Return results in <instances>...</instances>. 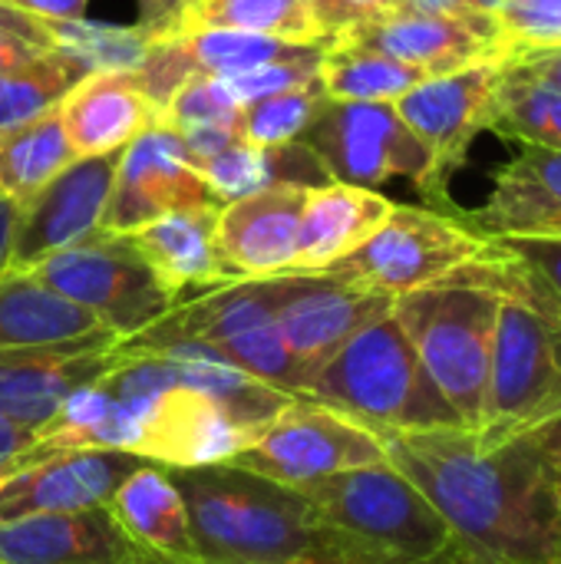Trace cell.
Wrapping results in <instances>:
<instances>
[{
  "label": "cell",
  "mask_w": 561,
  "mask_h": 564,
  "mask_svg": "<svg viewBox=\"0 0 561 564\" xmlns=\"http://www.w3.org/2000/svg\"><path fill=\"white\" fill-rule=\"evenodd\" d=\"M159 126L179 135L198 172L212 155L241 142V109L225 96L215 76L185 83L159 112Z\"/></svg>",
  "instance_id": "1f68e13d"
},
{
  "label": "cell",
  "mask_w": 561,
  "mask_h": 564,
  "mask_svg": "<svg viewBox=\"0 0 561 564\" xmlns=\"http://www.w3.org/2000/svg\"><path fill=\"white\" fill-rule=\"evenodd\" d=\"M159 564H175V562H159Z\"/></svg>",
  "instance_id": "db71d44e"
},
{
  "label": "cell",
  "mask_w": 561,
  "mask_h": 564,
  "mask_svg": "<svg viewBox=\"0 0 561 564\" xmlns=\"http://www.w3.org/2000/svg\"><path fill=\"white\" fill-rule=\"evenodd\" d=\"M33 443H36V430L0 413V476L17 469V463L33 449Z\"/></svg>",
  "instance_id": "ee69618b"
},
{
  "label": "cell",
  "mask_w": 561,
  "mask_h": 564,
  "mask_svg": "<svg viewBox=\"0 0 561 564\" xmlns=\"http://www.w3.org/2000/svg\"><path fill=\"white\" fill-rule=\"evenodd\" d=\"M165 473L185 499L198 564H397L324 529L291 486L228 463Z\"/></svg>",
  "instance_id": "7a4b0ae2"
},
{
  "label": "cell",
  "mask_w": 561,
  "mask_h": 564,
  "mask_svg": "<svg viewBox=\"0 0 561 564\" xmlns=\"http://www.w3.org/2000/svg\"><path fill=\"white\" fill-rule=\"evenodd\" d=\"M86 73L66 59L63 53H43L0 79V132L26 126L53 109L69 96V89Z\"/></svg>",
  "instance_id": "8d00e7d4"
},
{
  "label": "cell",
  "mask_w": 561,
  "mask_h": 564,
  "mask_svg": "<svg viewBox=\"0 0 561 564\" xmlns=\"http://www.w3.org/2000/svg\"><path fill=\"white\" fill-rule=\"evenodd\" d=\"M20 205L7 195H0V274L10 271V251H13V231H17Z\"/></svg>",
  "instance_id": "c3c4849f"
},
{
  "label": "cell",
  "mask_w": 561,
  "mask_h": 564,
  "mask_svg": "<svg viewBox=\"0 0 561 564\" xmlns=\"http://www.w3.org/2000/svg\"><path fill=\"white\" fill-rule=\"evenodd\" d=\"M321 89L331 102H387L393 106L417 83L430 79L413 66H403L370 46L327 40L321 69Z\"/></svg>",
  "instance_id": "f546056e"
},
{
  "label": "cell",
  "mask_w": 561,
  "mask_h": 564,
  "mask_svg": "<svg viewBox=\"0 0 561 564\" xmlns=\"http://www.w3.org/2000/svg\"><path fill=\"white\" fill-rule=\"evenodd\" d=\"M321 56H324V43H321V46H311V50L301 53V56L278 59V63H261V66H251V69H238V73L215 76V79H218V86L225 89V96H228L238 109H245V106L261 102V99H268V96L291 93V89H304V86L317 83Z\"/></svg>",
  "instance_id": "f35d334b"
},
{
  "label": "cell",
  "mask_w": 561,
  "mask_h": 564,
  "mask_svg": "<svg viewBox=\"0 0 561 564\" xmlns=\"http://www.w3.org/2000/svg\"><path fill=\"white\" fill-rule=\"evenodd\" d=\"M43 53H53V33L46 20L0 0V79Z\"/></svg>",
  "instance_id": "60d3db41"
},
{
  "label": "cell",
  "mask_w": 561,
  "mask_h": 564,
  "mask_svg": "<svg viewBox=\"0 0 561 564\" xmlns=\"http://www.w3.org/2000/svg\"><path fill=\"white\" fill-rule=\"evenodd\" d=\"M374 433L466 430L387 311L360 327L311 380L308 393Z\"/></svg>",
  "instance_id": "5b68a950"
},
{
  "label": "cell",
  "mask_w": 561,
  "mask_h": 564,
  "mask_svg": "<svg viewBox=\"0 0 561 564\" xmlns=\"http://www.w3.org/2000/svg\"><path fill=\"white\" fill-rule=\"evenodd\" d=\"M529 440H532V443H536V449L546 456V463H549V466H552V469L561 476V416L559 420H552L549 426L536 430Z\"/></svg>",
  "instance_id": "681fc988"
},
{
  "label": "cell",
  "mask_w": 561,
  "mask_h": 564,
  "mask_svg": "<svg viewBox=\"0 0 561 564\" xmlns=\"http://www.w3.org/2000/svg\"><path fill=\"white\" fill-rule=\"evenodd\" d=\"M179 26L258 33L301 46L327 43L308 0H188L185 13L172 30Z\"/></svg>",
  "instance_id": "d6a6232c"
},
{
  "label": "cell",
  "mask_w": 561,
  "mask_h": 564,
  "mask_svg": "<svg viewBox=\"0 0 561 564\" xmlns=\"http://www.w3.org/2000/svg\"><path fill=\"white\" fill-rule=\"evenodd\" d=\"M503 59L561 46V0H503Z\"/></svg>",
  "instance_id": "ab89813d"
},
{
  "label": "cell",
  "mask_w": 561,
  "mask_h": 564,
  "mask_svg": "<svg viewBox=\"0 0 561 564\" xmlns=\"http://www.w3.org/2000/svg\"><path fill=\"white\" fill-rule=\"evenodd\" d=\"M463 218L486 238L561 235V152L522 145L493 175V192Z\"/></svg>",
  "instance_id": "7402d4cb"
},
{
  "label": "cell",
  "mask_w": 561,
  "mask_h": 564,
  "mask_svg": "<svg viewBox=\"0 0 561 564\" xmlns=\"http://www.w3.org/2000/svg\"><path fill=\"white\" fill-rule=\"evenodd\" d=\"M377 463H387V456L374 430L360 426L357 420L337 413L321 400L291 397L258 433V440L228 466L298 489L334 473Z\"/></svg>",
  "instance_id": "8fae6325"
},
{
  "label": "cell",
  "mask_w": 561,
  "mask_h": 564,
  "mask_svg": "<svg viewBox=\"0 0 561 564\" xmlns=\"http://www.w3.org/2000/svg\"><path fill=\"white\" fill-rule=\"evenodd\" d=\"M119 360V344L96 354L0 357V413L40 430L76 390L99 383Z\"/></svg>",
  "instance_id": "d4e9b609"
},
{
  "label": "cell",
  "mask_w": 561,
  "mask_h": 564,
  "mask_svg": "<svg viewBox=\"0 0 561 564\" xmlns=\"http://www.w3.org/2000/svg\"><path fill=\"white\" fill-rule=\"evenodd\" d=\"M486 129L522 145H542L561 152V93L529 69L506 63L489 99Z\"/></svg>",
  "instance_id": "836d02e7"
},
{
  "label": "cell",
  "mask_w": 561,
  "mask_h": 564,
  "mask_svg": "<svg viewBox=\"0 0 561 564\" xmlns=\"http://www.w3.org/2000/svg\"><path fill=\"white\" fill-rule=\"evenodd\" d=\"M40 20H83L89 0H7Z\"/></svg>",
  "instance_id": "7dc6e473"
},
{
  "label": "cell",
  "mask_w": 561,
  "mask_h": 564,
  "mask_svg": "<svg viewBox=\"0 0 561 564\" xmlns=\"http://www.w3.org/2000/svg\"><path fill=\"white\" fill-rule=\"evenodd\" d=\"M308 3H311V10H314V17H317V23H321L324 36H327V40H334V36L344 30V10H341V0H308Z\"/></svg>",
  "instance_id": "f907efd6"
},
{
  "label": "cell",
  "mask_w": 561,
  "mask_h": 564,
  "mask_svg": "<svg viewBox=\"0 0 561 564\" xmlns=\"http://www.w3.org/2000/svg\"><path fill=\"white\" fill-rule=\"evenodd\" d=\"M172 40L179 50L185 69L192 79L198 76H225L238 69H251L261 63H278L308 53L311 46L301 43H284L274 36H258V33H235V30H208V26H179L162 33ZM321 46V43H314Z\"/></svg>",
  "instance_id": "e575fe53"
},
{
  "label": "cell",
  "mask_w": 561,
  "mask_h": 564,
  "mask_svg": "<svg viewBox=\"0 0 561 564\" xmlns=\"http://www.w3.org/2000/svg\"><path fill=\"white\" fill-rule=\"evenodd\" d=\"M499 301V248L493 241L466 268L397 297L390 307L430 380L470 433L483 426Z\"/></svg>",
  "instance_id": "277c9868"
},
{
  "label": "cell",
  "mask_w": 561,
  "mask_h": 564,
  "mask_svg": "<svg viewBox=\"0 0 561 564\" xmlns=\"http://www.w3.org/2000/svg\"><path fill=\"white\" fill-rule=\"evenodd\" d=\"M334 40L370 46L403 66L420 69L423 76H446L483 59H499L496 46L463 20L413 7H393L387 13L354 20Z\"/></svg>",
  "instance_id": "ffe728a7"
},
{
  "label": "cell",
  "mask_w": 561,
  "mask_h": 564,
  "mask_svg": "<svg viewBox=\"0 0 561 564\" xmlns=\"http://www.w3.org/2000/svg\"><path fill=\"white\" fill-rule=\"evenodd\" d=\"M106 509L145 552L165 562L198 564L185 499L162 466L142 463L132 476L122 479Z\"/></svg>",
  "instance_id": "4316f807"
},
{
  "label": "cell",
  "mask_w": 561,
  "mask_h": 564,
  "mask_svg": "<svg viewBox=\"0 0 561 564\" xmlns=\"http://www.w3.org/2000/svg\"><path fill=\"white\" fill-rule=\"evenodd\" d=\"M400 7H413V10H427V13H443V17L463 20L470 30L486 36L496 46L499 59H503V30H499L503 0H403Z\"/></svg>",
  "instance_id": "b9f144b4"
},
{
  "label": "cell",
  "mask_w": 561,
  "mask_h": 564,
  "mask_svg": "<svg viewBox=\"0 0 561 564\" xmlns=\"http://www.w3.org/2000/svg\"><path fill=\"white\" fill-rule=\"evenodd\" d=\"M503 66L506 59H483L446 76H430L393 102L407 129L430 149V175L420 185L427 208L460 215L450 198V178L463 169L476 135L486 132Z\"/></svg>",
  "instance_id": "7c38bea8"
},
{
  "label": "cell",
  "mask_w": 561,
  "mask_h": 564,
  "mask_svg": "<svg viewBox=\"0 0 561 564\" xmlns=\"http://www.w3.org/2000/svg\"><path fill=\"white\" fill-rule=\"evenodd\" d=\"M99 383L139 420L142 459L152 466H218L231 463L258 440V433L238 423L218 400L188 383L169 357L122 354Z\"/></svg>",
  "instance_id": "8992f818"
},
{
  "label": "cell",
  "mask_w": 561,
  "mask_h": 564,
  "mask_svg": "<svg viewBox=\"0 0 561 564\" xmlns=\"http://www.w3.org/2000/svg\"><path fill=\"white\" fill-rule=\"evenodd\" d=\"M489 245L493 238L476 231L463 212L446 215L436 208L393 205L390 218L324 274L397 301L466 268L486 254Z\"/></svg>",
  "instance_id": "9c48e42d"
},
{
  "label": "cell",
  "mask_w": 561,
  "mask_h": 564,
  "mask_svg": "<svg viewBox=\"0 0 561 564\" xmlns=\"http://www.w3.org/2000/svg\"><path fill=\"white\" fill-rule=\"evenodd\" d=\"M403 0H341V10H344V26L354 23V20H364V17H377V13H387L393 7H400Z\"/></svg>",
  "instance_id": "816d5d0a"
},
{
  "label": "cell",
  "mask_w": 561,
  "mask_h": 564,
  "mask_svg": "<svg viewBox=\"0 0 561 564\" xmlns=\"http://www.w3.org/2000/svg\"><path fill=\"white\" fill-rule=\"evenodd\" d=\"M446 522L463 564H561V486L529 436L479 449L470 430L377 433Z\"/></svg>",
  "instance_id": "6da1fadb"
},
{
  "label": "cell",
  "mask_w": 561,
  "mask_h": 564,
  "mask_svg": "<svg viewBox=\"0 0 561 564\" xmlns=\"http://www.w3.org/2000/svg\"><path fill=\"white\" fill-rule=\"evenodd\" d=\"M119 337L89 311L66 301L30 271L0 274V357L26 354H96Z\"/></svg>",
  "instance_id": "d6986e66"
},
{
  "label": "cell",
  "mask_w": 561,
  "mask_h": 564,
  "mask_svg": "<svg viewBox=\"0 0 561 564\" xmlns=\"http://www.w3.org/2000/svg\"><path fill=\"white\" fill-rule=\"evenodd\" d=\"M298 492L324 529L384 562H433L453 549L446 522L390 463L334 473Z\"/></svg>",
  "instance_id": "ba28073f"
},
{
  "label": "cell",
  "mask_w": 561,
  "mask_h": 564,
  "mask_svg": "<svg viewBox=\"0 0 561 564\" xmlns=\"http://www.w3.org/2000/svg\"><path fill=\"white\" fill-rule=\"evenodd\" d=\"M119 152L76 159L30 202L20 205L10 271H30L43 258L66 251L103 231V212L116 182Z\"/></svg>",
  "instance_id": "2e32d148"
},
{
  "label": "cell",
  "mask_w": 561,
  "mask_h": 564,
  "mask_svg": "<svg viewBox=\"0 0 561 564\" xmlns=\"http://www.w3.org/2000/svg\"><path fill=\"white\" fill-rule=\"evenodd\" d=\"M202 178L218 205H228V202H238V198H248L278 185L321 188L334 182L304 139L288 142V145H271V149L235 142L202 165Z\"/></svg>",
  "instance_id": "83f0119b"
},
{
  "label": "cell",
  "mask_w": 561,
  "mask_h": 564,
  "mask_svg": "<svg viewBox=\"0 0 561 564\" xmlns=\"http://www.w3.org/2000/svg\"><path fill=\"white\" fill-rule=\"evenodd\" d=\"M559 486H561V476H559Z\"/></svg>",
  "instance_id": "11a10c76"
},
{
  "label": "cell",
  "mask_w": 561,
  "mask_h": 564,
  "mask_svg": "<svg viewBox=\"0 0 561 564\" xmlns=\"http://www.w3.org/2000/svg\"><path fill=\"white\" fill-rule=\"evenodd\" d=\"M60 119L76 159L122 152L159 122V109L132 73H89L60 102Z\"/></svg>",
  "instance_id": "603a6c76"
},
{
  "label": "cell",
  "mask_w": 561,
  "mask_h": 564,
  "mask_svg": "<svg viewBox=\"0 0 561 564\" xmlns=\"http://www.w3.org/2000/svg\"><path fill=\"white\" fill-rule=\"evenodd\" d=\"M420 564H463V558H460V552H456V549H450L446 555H440V558H433V562H420Z\"/></svg>",
  "instance_id": "f5cc1de1"
},
{
  "label": "cell",
  "mask_w": 561,
  "mask_h": 564,
  "mask_svg": "<svg viewBox=\"0 0 561 564\" xmlns=\"http://www.w3.org/2000/svg\"><path fill=\"white\" fill-rule=\"evenodd\" d=\"M36 281L89 311L122 340L142 334L182 304L132 248L126 235L96 231L93 238L56 251L30 268Z\"/></svg>",
  "instance_id": "30bf717a"
},
{
  "label": "cell",
  "mask_w": 561,
  "mask_h": 564,
  "mask_svg": "<svg viewBox=\"0 0 561 564\" xmlns=\"http://www.w3.org/2000/svg\"><path fill=\"white\" fill-rule=\"evenodd\" d=\"M53 33V50L73 59L86 76L89 73H136L155 43V30L116 26L99 20H46Z\"/></svg>",
  "instance_id": "d590c367"
},
{
  "label": "cell",
  "mask_w": 561,
  "mask_h": 564,
  "mask_svg": "<svg viewBox=\"0 0 561 564\" xmlns=\"http://www.w3.org/2000/svg\"><path fill=\"white\" fill-rule=\"evenodd\" d=\"M390 307V297L344 284L324 271L278 274V327L308 387L360 327Z\"/></svg>",
  "instance_id": "5bb4252c"
},
{
  "label": "cell",
  "mask_w": 561,
  "mask_h": 564,
  "mask_svg": "<svg viewBox=\"0 0 561 564\" xmlns=\"http://www.w3.org/2000/svg\"><path fill=\"white\" fill-rule=\"evenodd\" d=\"M73 162L76 152L63 129L60 109L7 129L0 132V195L23 205Z\"/></svg>",
  "instance_id": "4dcf8cb0"
},
{
  "label": "cell",
  "mask_w": 561,
  "mask_h": 564,
  "mask_svg": "<svg viewBox=\"0 0 561 564\" xmlns=\"http://www.w3.org/2000/svg\"><path fill=\"white\" fill-rule=\"evenodd\" d=\"M218 208L222 205L169 212L136 228L132 235H126L132 248L149 261V268L179 301H185L188 291H212V288L235 281L225 271L218 258V245H215Z\"/></svg>",
  "instance_id": "cb8c5ba5"
},
{
  "label": "cell",
  "mask_w": 561,
  "mask_h": 564,
  "mask_svg": "<svg viewBox=\"0 0 561 564\" xmlns=\"http://www.w3.org/2000/svg\"><path fill=\"white\" fill-rule=\"evenodd\" d=\"M324 89L321 79L304 86V89H291V93H278L268 96L261 102H251L241 109V142L248 145H288V142H301L304 132L311 129L314 116L324 106Z\"/></svg>",
  "instance_id": "74e56055"
},
{
  "label": "cell",
  "mask_w": 561,
  "mask_h": 564,
  "mask_svg": "<svg viewBox=\"0 0 561 564\" xmlns=\"http://www.w3.org/2000/svg\"><path fill=\"white\" fill-rule=\"evenodd\" d=\"M308 192L301 185H278L218 208L215 245L235 281L294 271Z\"/></svg>",
  "instance_id": "ac0fdd59"
},
{
  "label": "cell",
  "mask_w": 561,
  "mask_h": 564,
  "mask_svg": "<svg viewBox=\"0 0 561 564\" xmlns=\"http://www.w3.org/2000/svg\"><path fill=\"white\" fill-rule=\"evenodd\" d=\"M56 449H112V453H132L142 459V426L103 383H93V387L76 390L36 430V443L23 459L46 456Z\"/></svg>",
  "instance_id": "f1b7e54d"
},
{
  "label": "cell",
  "mask_w": 561,
  "mask_h": 564,
  "mask_svg": "<svg viewBox=\"0 0 561 564\" xmlns=\"http://www.w3.org/2000/svg\"><path fill=\"white\" fill-rule=\"evenodd\" d=\"M185 7H188V0H139V23L162 36L179 23Z\"/></svg>",
  "instance_id": "bcb514c9"
},
{
  "label": "cell",
  "mask_w": 561,
  "mask_h": 564,
  "mask_svg": "<svg viewBox=\"0 0 561 564\" xmlns=\"http://www.w3.org/2000/svg\"><path fill=\"white\" fill-rule=\"evenodd\" d=\"M165 558L132 542L112 512L30 516L0 522V564H159Z\"/></svg>",
  "instance_id": "44dd1931"
},
{
  "label": "cell",
  "mask_w": 561,
  "mask_h": 564,
  "mask_svg": "<svg viewBox=\"0 0 561 564\" xmlns=\"http://www.w3.org/2000/svg\"><path fill=\"white\" fill-rule=\"evenodd\" d=\"M506 63H516L522 69H529L532 76H539L542 83L555 86L561 93V46L555 50H532V53H516Z\"/></svg>",
  "instance_id": "f6af8a7d"
},
{
  "label": "cell",
  "mask_w": 561,
  "mask_h": 564,
  "mask_svg": "<svg viewBox=\"0 0 561 564\" xmlns=\"http://www.w3.org/2000/svg\"><path fill=\"white\" fill-rule=\"evenodd\" d=\"M499 321L479 449H499L561 416V301L499 241Z\"/></svg>",
  "instance_id": "3957f363"
},
{
  "label": "cell",
  "mask_w": 561,
  "mask_h": 564,
  "mask_svg": "<svg viewBox=\"0 0 561 564\" xmlns=\"http://www.w3.org/2000/svg\"><path fill=\"white\" fill-rule=\"evenodd\" d=\"M522 264H529L546 288L561 301V235H536V238H493Z\"/></svg>",
  "instance_id": "7bdbcfd3"
},
{
  "label": "cell",
  "mask_w": 561,
  "mask_h": 564,
  "mask_svg": "<svg viewBox=\"0 0 561 564\" xmlns=\"http://www.w3.org/2000/svg\"><path fill=\"white\" fill-rule=\"evenodd\" d=\"M169 344H198L251 373L255 380L304 397L308 380L278 327V274L231 281L185 297L162 321L119 344L122 354H152Z\"/></svg>",
  "instance_id": "52a82bcc"
},
{
  "label": "cell",
  "mask_w": 561,
  "mask_h": 564,
  "mask_svg": "<svg viewBox=\"0 0 561 564\" xmlns=\"http://www.w3.org/2000/svg\"><path fill=\"white\" fill-rule=\"evenodd\" d=\"M304 142L334 182L374 188L403 175L420 188L430 175V149L387 102L324 99Z\"/></svg>",
  "instance_id": "4fadbf2b"
},
{
  "label": "cell",
  "mask_w": 561,
  "mask_h": 564,
  "mask_svg": "<svg viewBox=\"0 0 561 564\" xmlns=\"http://www.w3.org/2000/svg\"><path fill=\"white\" fill-rule=\"evenodd\" d=\"M218 205L192 165L185 145L165 126L145 129L119 152L116 182L103 212V231L132 235L136 228L182 208Z\"/></svg>",
  "instance_id": "9a60e30c"
},
{
  "label": "cell",
  "mask_w": 561,
  "mask_h": 564,
  "mask_svg": "<svg viewBox=\"0 0 561 564\" xmlns=\"http://www.w3.org/2000/svg\"><path fill=\"white\" fill-rule=\"evenodd\" d=\"M397 202L374 188L327 182L308 192L294 271H327L354 254L393 212Z\"/></svg>",
  "instance_id": "484cf974"
},
{
  "label": "cell",
  "mask_w": 561,
  "mask_h": 564,
  "mask_svg": "<svg viewBox=\"0 0 561 564\" xmlns=\"http://www.w3.org/2000/svg\"><path fill=\"white\" fill-rule=\"evenodd\" d=\"M145 459L112 449H56L0 476V522L103 509Z\"/></svg>",
  "instance_id": "e0dca14e"
}]
</instances>
